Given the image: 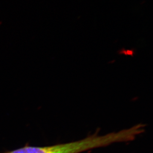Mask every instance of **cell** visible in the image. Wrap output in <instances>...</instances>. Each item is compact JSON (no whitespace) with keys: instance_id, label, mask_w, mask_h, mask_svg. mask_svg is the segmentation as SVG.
<instances>
[{"instance_id":"cell-1","label":"cell","mask_w":153,"mask_h":153,"mask_svg":"<svg viewBox=\"0 0 153 153\" xmlns=\"http://www.w3.org/2000/svg\"><path fill=\"white\" fill-rule=\"evenodd\" d=\"M4 153H75V149L71 143H67L44 147L25 146Z\"/></svg>"}]
</instances>
